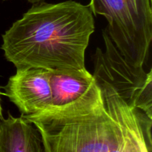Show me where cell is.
I'll return each instance as SVG.
<instances>
[{"mask_svg": "<svg viewBox=\"0 0 152 152\" xmlns=\"http://www.w3.org/2000/svg\"><path fill=\"white\" fill-rule=\"evenodd\" d=\"M93 76L96 86L77 102L22 116L39 132L44 152H151L152 117Z\"/></svg>", "mask_w": 152, "mask_h": 152, "instance_id": "cell-1", "label": "cell"}, {"mask_svg": "<svg viewBox=\"0 0 152 152\" xmlns=\"http://www.w3.org/2000/svg\"><path fill=\"white\" fill-rule=\"evenodd\" d=\"M88 5L73 0L34 4L2 35L1 48L16 69L83 71L94 32Z\"/></svg>", "mask_w": 152, "mask_h": 152, "instance_id": "cell-2", "label": "cell"}, {"mask_svg": "<svg viewBox=\"0 0 152 152\" xmlns=\"http://www.w3.org/2000/svg\"><path fill=\"white\" fill-rule=\"evenodd\" d=\"M88 6L106 18L108 35L126 62L143 67L152 40L151 0H91Z\"/></svg>", "mask_w": 152, "mask_h": 152, "instance_id": "cell-3", "label": "cell"}, {"mask_svg": "<svg viewBox=\"0 0 152 152\" xmlns=\"http://www.w3.org/2000/svg\"><path fill=\"white\" fill-rule=\"evenodd\" d=\"M102 36L105 50L96 48L94 74L109 83L129 105L152 117L151 71L145 72L143 67L130 65L118 51L106 29Z\"/></svg>", "mask_w": 152, "mask_h": 152, "instance_id": "cell-4", "label": "cell"}, {"mask_svg": "<svg viewBox=\"0 0 152 152\" xmlns=\"http://www.w3.org/2000/svg\"><path fill=\"white\" fill-rule=\"evenodd\" d=\"M5 96L23 117L39 114L51 107L50 72L42 68L16 69L4 87Z\"/></svg>", "mask_w": 152, "mask_h": 152, "instance_id": "cell-5", "label": "cell"}, {"mask_svg": "<svg viewBox=\"0 0 152 152\" xmlns=\"http://www.w3.org/2000/svg\"><path fill=\"white\" fill-rule=\"evenodd\" d=\"M49 72L52 92L50 108H62L74 103L96 86L93 74H91L87 69L55 70Z\"/></svg>", "mask_w": 152, "mask_h": 152, "instance_id": "cell-6", "label": "cell"}, {"mask_svg": "<svg viewBox=\"0 0 152 152\" xmlns=\"http://www.w3.org/2000/svg\"><path fill=\"white\" fill-rule=\"evenodd\" d=\"M0 120V152H44L39 132L25 117Z\"/></svg>", "mask_w": 152, "mask_h": 152, "instance_id": "cell-7", "label": "cell"}, {"mask_svg": "<svg viewBox=\"0 0 152 152\" xmlns=\"http://www.w3.org/2000/svg\"><path fill=\"white\" fill-rule=\"evenodd\" d=\"M4 1H6V0H4ZM25 1H28V2L34 4H37V3L43 2V1H45V0H25Z\"/></svg>", "mask_w": 152, "mask_h": 152, "instance_id": "cell-8", "label": "cell"}, {"mask_svg": "<svg viewBox=\"0 0 152 152\" xmlns=\"http://www.w3.org/2000/svg\"><path fill=\"white\" fill-rule=\"evenodd\" d=\"M0 95H1V92H0ZM2 117V114H1V100H0V120Z\"/></svg>", "mask_w": 152, "mask_h": 152, "instance_id": "cell-9", "label": "cell"}]
</instances>
